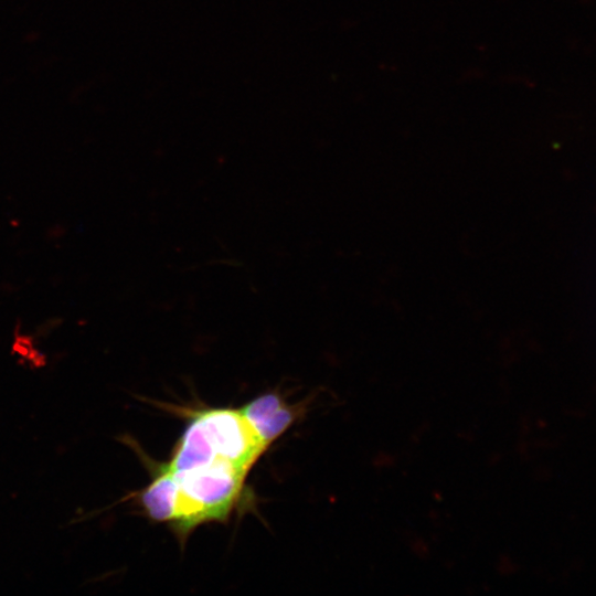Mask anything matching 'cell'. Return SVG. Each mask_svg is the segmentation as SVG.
Returning <instances> with one entry per match:
<instances>
[{
  "label": "cell",
  "mask_w": 596,
  "mask_h": 596,
  "mask_svg": "<svg viewBox=\"0 0 596 596\" xmlns=\"http://www.w3.org/2000/svg\"><path fill=\"white\" fill-rule=\"evenodd\" d=\"M248 469L226 459L172 472L179 487V515L174 523L187 535L206 521L226 519L236 505Z\"/></svg>",
  "instance_id": "6da1fadb"
},
{
  "label": "cell",
  "mask_w": 596,
  "mask_h": 596,
  "mask_svg": "<svg viewBox=\"0 0 596 596\" xmlns=\"http://www.w3.org/2000/svg\"><path fill=\"white\" fill-rule=\"evenodd\" d=\"M193 417L202 427L215 454L223 459L249 470L266 449L240 409L212 408L201 411Z\"/></svg>",
  "instance_id": "7a4b0ae2"
},
{
  "label": "cell",
  "mask_w": 596,
  "mask_h": 596,
  "mask_svg": "<svg viewBox=\"0 0 596 596\" xmlns=\"http://www.w3.org/2000/svg\"><path fill=\"white\" fill-rule=\"evenodd\" d=\"M240 412L267 448L294 424L301 408L288 405L277 393H265L245 404Z\"/></svg>",
  "instance_id": "3957f363"
},
{
  "label": "cell",
  "mask_w": 596,
  "mask_h": 596,
  "mask_svg": "<svg viewBox=\"0 0 596 596\" xmlns=\"http://www.w3.org/2000/svg\"><path fill=\"white\" fill-rule=\"evenodd\" d=\"M139 501L151 520L174 525L179 515V487L166 466L161 467L156 478L140 492Z\"/></svg>",
  "instance_id": "277c9868"
}]
</instances>
